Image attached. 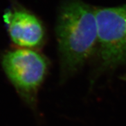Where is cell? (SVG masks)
Here are the masks:
<instances>
[{
    "instance_id": "cell-1",
    "label": "cell",
    "mask_w": 126,
    "mask_h": 126,
    "mask_svg": "<svg viewBox=\"0 0 126 126\" xmlns=\"http://www.w3.org/2000/svg\"><path fill=\"white\" fill-rule=\"evenodd\" d=\"M55 35L62 78H68L84 66L97 47L95 7L80 0L64 2L59 9Z\"/></svg>"
},
{
    "instance_id": "cell-2",
    "label": "cell",
    "mask_w": 126,
    "mask_h": 126,
    "mask_svg": "<svg viewBox=\"0 0 126 126\" xmlns=\"http://www.w3.org/2000/svg\"><path fill=\"white\" fill-rule=\"evenodd\" d=\"M2 66L24 101L36 110L39 90L49 67L47 57L37 50L19 48L5 53Z\"/></svg>"
},
{
    "instance_id": "cell-3",
    "label": "cell",
    "mask_w": 126,
    "mask_h": 126,
    "mask_svg": "<svg viewBox=\"0 0 126 126\" xmlns=\"http://www.w3.org/2000/svg\"><path fill=\"white\" fill-rule=\"evenodd\" d=\"M98 71L113 70L126 64V5L95 8Z\"/></svg>"
},
{
    "instance_id": "cell-4",
    "label": "cell",
    "mask_w": 126,
    "mask_h": 126,
    "mask_svg": "<svg viewBox=\"0 0 126 126\" xmlns=\"http://www.w3.org/2000/svg\"><path fill=\"white\" fill-rule=\"evenodd\" d=\"M10 39L21 48L37 50L46 39V31L39 17L23 7L8 10L3 16Z\"/></svg>"
},
{
    "instance_id": "cell-5",
    "label": "cell",
    "mask_w": 126,
    "mask_h": 126,
    "mask_svg": "<svg viewBox=\"0 0 126 126\" xmlns=\"http://www.w3.org/2000/svg\"><path fill=\"white\" fill-rule=\"evenodd\" d=\"M120 79L122 80H123V81L126 82V74H125V75H122V76L120 77Z\"/></svg>"
}]
</instances>
